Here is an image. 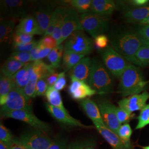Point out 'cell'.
<instances>
[{
	"mask_svg": "<svg viewBox=\"0 0 149 149\" xmlns=\"http://www.w3.org/2000/svg\"><path fill=\"white\" fill-rule=\"evenodd\" d=\"M141 38V42H142L143 44L144 45H145V46H147V47H149V40H146V39H145L143 38Z\"/></svg>",
	"mask_w": 149,
	"mask_h": 149,
	"instance_id": "obj_56",
	"label": "cell"
},
{
	"mask_svg": "<svg viewBox=\"0 0 149 149\" xmlns=\"http://www.w3.org/2000/svg\"><path fill=\"white\" fill-rule=\"evenodd\" d=\"M9 149H26L27 148L22 143L19 139L13 138L8 145Z\"/></svg>",
	"mask_w": 149,
	"mask_h": 149,
	"instance_id": "obj_51",
	"label": "cell"
},
{
	"mask_svg": "<svg viewBox=\"0 0 149 149\" xmlns=\"http://www.w3.org/2000/svg\"><path fill=\"white\" fill-rule=\"evenodd\" d=\"M80 104L87 116L90 118L93 123H97L105 126L102 118L100 108L95 102L90 98H86L81 101Z\"/></svg>",
	"mask_w": 149,
	"mask_h": 149,
	"instance_id": "obj_22",
	"label": "cell"
},
{
	"mask_svg": "<svg viewBox=\"0 0 149 149\" xmlns=\"http://www.w3.org/2000/svg\"><path fill=\"white\" fill-rule=\"evenodd\" d=\"M66 85V80L65 77V72H62L59 74L58 79L56 80L54 87L57 90L61 91L64 89Z\"/></svg>",
	"mask_w": 149,
	"mask_h": 149,
	"instance_id": "obj_47",
	"label": "cell"
},
{
	"mask_svg": "<svg viewBox=\"0 0 149 149\" xmlns=\"http://www.w3.org/2000/svg\"><path fill=\"white\" fill-rule=\"evenodd\" d=\"M37 81L30 80L26 86H25L22 90L26 95L29 98H35L36 85Z\"/></svg>",
	"mask_w": 149,
	"mask_h": 149,
	"instance_id": "obj_45",
	"label": "cell"
},
{
	"mask_svg": "<svg viewBox=\"0 0 149 149\" xmlns=\"http://www.w3.org/2000/svg\"><path fill=\"white\" fill-rule=\"evenodd\" d=\"M149 16V5L143 7L134 8L125 11L123 15L126 21L130 23L140 22L145 20Z\"/></svg>",
	"mask_w": 149,
	"mask_h": 149,
	"instance_id": "obj_23",
	"label": "cell"
},
{
	"mask_svg": "<svg viewBox=\"0 0 149 149\" xmlns=\"http://www.w3.org/2000/svg\"><path fill=\"white\" fill-rule=\"evenodd\" d=\"M102 63L114 77L120 78L130 63L116 52L111 45H108L102 54Z\"/></svg>",
	"mask_w": 149,
	"mask_h": 149,
	"instance_id": "obj_6",
	"label": "cell"
},
{
	"mask_svg": "<svg viewBox=\"0 0 149 149\" xmlns=\"http://www.w3.org/2000/svg\"><path fill=\"white\" fill-rule=\"evenodd\" d=\"M92 60L90 57H85L81 59L74 67L70 70V77H74L77 80L88 82Z\"/></svg>",
	"mask_w": 149,
	"mask_h": 149,
	"instance_id": "obj_17",
	"label": "cell"
},
{
	"mask_svg": "<svg viewBox=\"0 0 149 149\" xmlns=\"http://www.w3.org/2000/svg\"><path fill=\"white\" fill-rule=\"evenodd\" d=\"M129 2L130 5H132L133 7H135V8L143 7L148 5L149 3V1L148 0H133Z\"/></svg>",
	"mask_w": 149,
	"mask_h": 149,
	"instance_id": "obj_52",
	"label": "cell"
},
{
	"mask_svg": "<svg viewBox=\"0 0 149 149\" xmlns=\"http://www.w3.org/2000/svg\"><path fill=\"white\" fill-rule=\"evenodd\" d=\"M33 37L32 35L15 32L12 37V44H23L31 43L34 40Z\"/></svg>",
	"mask_w": 149,
	"mask_h": 149,
	"instance_id": "obj_37",
	"label": "cell"
},
{
	"mask_svg": "<svg viewBox=\"0 0 149 149\" xmlns=\"http://www.w3.org/2000/svg\"><path fill=\"white\" fill-rule=\"evenodd\" d=\"M26 64L8 58L2 66L1 73L4 76L11 77L16 74L19 70L21 69Z\"/></svg>",
	"mask_w": 149,
	"mask_h": 149,
	"instance_id": "obj_28",
	"label": "cell"
},
{
	"mask_svg": "<svg viewBox=\"0 0 149 149\" xmlns=\"http://www.w3.org/2000/svg\"><path fill=\"white\" fill-rule=\"evenodd\" d=\"M95 127L107 143L111 145L113 149H130L123 143L122 140L119 137L117 134L114 133L107 128L106 126H103L97 123H93Z\"/></svg>",
	"mask_w": 149,
	"mask_h": 149,
	"instance_id": "obj_19",
	"label": "cell"
},
{
	"mask_svg": "<svg viewBox=\"0 0 149 149\" xmlns=\"http://www.w3.org/2000/svg\"><path fill=\"white\" fill-rule=\"evenodd\" d=\"M114 109L118 119L121 124V125L124 124H128V123L130 122V120L132 119V118H133L134 115H132V114L127 112L126 111L123 109L122 108H120L119 107L114 106Z\"/></svg>",
	"mask_w": 149,
	"mask_h": 149,
	"instance_id": "obj_38",
	"label": "cell"
},
{
	"mask_svg": "<svg viewBox=\"0 0 149 149\" xmlns=\"http://www.w3.org/2000/svg\"><path fill=\"white\" fill-rule=\"evenodd\" d=\"M58 76H59V74L56 72H54L53 74H50L47 78H45V80L49 87H54L56 80L58 79Z\"/></svg>",
	"mask_w": 149,
	"mask_h": 149,
	"instance_id": "obj_53",
	"label": "cell"
},
{
	"mask_svg": "<svg viewBox=\"0 0 149 149\" xmlns=\"http://www.w3.org/2000/svg\"><path fill=\"white\" fill-rule=\"evenodd\" d=\"M9 59H13L23 64L29 63L32 60L31 54L28 52H14L11 54Z\"/></svg>",
	"mask_w": 149,
	"mask_h": 149,
	"instance_id": "obj_39",
	"label": "cell"
},
{
	"mask_svg": "<svg viewBox=\"0 0 149 149\" xmlns=\"http://www.w3.org/2000/svg\"><path fill=\"white\" fill-rule=\"evenodd\" d=\"M38 41L34 40L31 43L23 44H12V48L15 52H22L30 53L32 50L36 47Z\"/></svg>",
	"mask_w": 149,
	"mask_h": 149,
	"instance_id": "obj_40",
	"label": "cell"
},
{
	"mask_svg": "<svg viewBox=\"0 0 149 149\" xmlns=\"http://www.w3.org/2000/svg\"><path fill=\"white\" fill-rule=\"evenodd\" d=\"M16 88V86L12 77H6L1 74L0 77V104L4 105L7 96L11 91Z\"/></svg>",
	"mask_w": 149,
	"mask_h": 149,
	"instance_id": "obj_26",
	"label": "cell"
},
{
	"mask_svg": "<svg viewBox=\"0 0 149 149\" xmlns=\"http://www.w3.org/2000/svg\"><path fill=\"white\" fill-rule=\"evenodd\" d=\"M39 42L45 47L52 49H53L58 46L56 40L52 36H44L40 40H39Z\"/></svg>",
	"mask_w": 149,
	"mask_h": 149,
	"instance_id": "obj_46",
	"label": "cell"
},
{
	"mask_svg": "<svg viewBox=\"0 0 149 149\" xmlns=\"http://www.w3.org/2000/svg\"><path fill=\"white\" fill-rule=\"evenodd\" d=\"M0 149H9L8 145L3 143L2 141H0Z\"/></svg>",
	"mask_w": 149,
	"mask_h": 149,
	"instance_id": "obj_55",
	"label": "cell"
},
{
	"mask_svg": "<svg viewBox=\"0 0 149 149\" xmlns=\"http://www.w3.org/2000/svg\"><path fill=\"white\" fill-rule=\"evenodd\" d=\"M13 139V135L10 130L2 124H0V140L7 145H8Z\"/></svg>",
	"mask_w": 149,
	"mask_h": 149,
	"instance_id": "obj_41",
	"label": "cell"
},
{
	"mask_svg": "<svg viewBox=\"0 0 149 149\" xmlns=\"http://www.w3.org/2000/svg\"><path fill=\"white\" fill-rule=\"evenodd\" d=\"M112 48L133 65L135 54L143 44L137 33L120 27L113 29L109 35Z\"/></svg>",
	"mask_w": 149,
	"mask_h": 149,
	"instance_id": "obj_1",
	"label": "cell"
},
{
	"mask_svg": "<svg viewBox=\"0 0 149 149\" xmlns=\"http://www.w3.org/2000/svg\"><path fill=\"white\" fill-rule=\"evenodd\" d=\"M31 65L32 63L26 64L21 69L19 70L16 74L12 77L17 88L23 89L29 82L31 78L30 69Z\"/></svg>",
	"mask_w": 149,
	"mask_h": 149,
	"instance_id": "obj_25",
	"label": "cell"
},
{
	"mask_svg": "<svg viewBox=\"0 0 149 149\" xmlns=\"http://www.w3.org/2000/svg\"><path fill=\"white\" fill-rule=\"evenodd\" d=\"M95 143L92 140H91L90 142L86 146L85 149H95Z\"/></svg>",
	"mask_w": 149,
	"mask_h": 149,
	"instance_id": "obj_54",
	"label": "cell"
},
{
	"mask_svg": "<svg viewBox=\"0 0 149 149\" xmlns=\"http://www.w3.org/2000/svg\"><path fill=\"white\" fill-rule=\"evenodd\" d=\"M60 2L65 5V7H70L81 14L90 12L92 5V0H71L64 1Z\"/></svg>",
	"mask_w": 149,
	"mask_h": 149,
	"instance_id": "obj_29",
	"label": "cell"
},
{
	"mask_svg": "<svg viewBox=\"0 0 149 149\" xmlns=\"http://www.w3.org/2000/svg\"><path fill=\"white\" fill-rule=\"evenodd\" d=\"M59 12H60V6H59L54 11L53 15V16L52 17V18L50 19L49 26L48 27L47 31L45 33L44 36H52V35L55 26H56V22L58 20Z\"/></svg>",
	"mask_w": 149,
	"mask_h": 149,
	"instance_id": "obj_44",
	"label": "cell"
},
{
	"mask_svg": "<svg viewBox=\"0 0 149 149\" xmlns=\"http://www.w3.org/2000/svg\"><path fill=\"white\" fill-rule=\"evenodd\" d=\"M67 7L65 6H60V12H59V16L58 18V20L56 22V24L55 27V29L54 30L53 34L52 36L56 40L58 46L59 45V42L60 41L61 38V31H62V27L63 25L64 18L66 16V12L68 11Z\"/></svg>",
	"mask_w": 149,
	"mask_h": 149,
	"instance_id": "obj_32",
	"label": "cell"
},
{
	"mask_svg": "<svg viewBox=\"0 0 149 149\" xmlns=\"http://www.w3.org/2000/svg\"><path fill=\"white\" fill-rule=\"evenodd\" d=\"M116 8V3L114 1L92 0L90 11L102 16H110Z\"/></svg>",
	"mask_w": 149,
	"mask_h": 149,
	"instance_id": "obj_21",
	"label": "cell"
},
{
	"mask_svg": "<svg viewBox=\"0 0 149 149\" xmlns=\"http://www.w3.org/2000/svg\"><path fill=\"white\" fill-rule=\"evenodd\" d=\"M19 139L26 148L31 149H48L53 141L45 133L37 129L22 134Z\"/></svg>",
	"mask_w": 149,
	"mask_h": 149,
	"instance_id": "obj_11",
	"label": "cell"
},
{
	"mask_svg": "<svg viewBox=\"0 0 149 149\" xmlns=\"http://www.w3.org/2000/svg\"><path fill=\"white\" fill-rule=\"evenodd\" d=\"M90 141L91 140H76L69 144L66 149H85Z\"/></svg>",
	"mask_w": 149,
	"mask_h": 149,
	"instance_id": "obj_48",
	"label": "cell"
},
{
	"mask_svg": "<svg viewBox=\"0 0 149 149\" xmlns=\"http://www.w3.org/2000/svg\"><path fill=\"white\" fill-rule=\"evenodd\" d=\"M15 22L12 19H1L0 41L1 44L10 43L15 32Z\"/></svg>",
	"mask_w": 149,
	"mask_h": 149,
	"instance_id": "obj_24",
	"label": "cell"
},
{
	"mask_svg": "<svg viewBox=\"0 0 149 149\" xmlns=\"http://www.w3.org/2000/svg\"><path fill=\"white\" fill-rule=\"evenodd\" d=\"M77 31H84L81 25L80 16L78 12L74 9L68 7L64 18L61 31V38L59 45L62 44L71 34Z\"/></svg>",
	"mask_w": 149,
	"mask_h": 149,
	"instance_id": "obj_13",
	"label": "cell"
},
{
	"mask_svg": "<svg viewBox=\"0 0 149 149\" xmlns=\"http://www.w3.org/2000/svg\"><path fill=\"white\" fill-rule=\"evenodd\" d=\"M58 6L55 1H41L34 3L32 15L37 21L42 35H44L47 31L52 17Z\"/></svg>",
	"mask_w": 149,
	"mask_h": 149,
	"instance_id": "obj_7",
	"label": "cell"
},
{
	"mask_svg": "<svg viewBox=\"0 0 149 149\" xmlns=\"http://www.w3.org/2000/svg\"><path fill=\"white\" fill-rule=\"evenodd\" d=\"M45 106L46 109L50 113V114L55 120L60 123L71 127L82 128H92L91 126L86 125L81 123L79 120L76 119L74 118L71 116L68 111H65L59 108L53 106L49 103H46Z\"/></svg>",
	"mask_w": 149,
	"mask_h": 149,
	"instance_id": "obj_16",
	"label": "cell"
},
{
	"mask_svg": "<svg viewBox=\"0 0 149 149\" xmlns=\"http://www.w3.org/2000/svg\"><path fill=\"white\" fill-rule=\"evenodd\" d=\"M134 65L141 67L149 66V47L143 45L135 56Z\"/></svg>",
	"mask_w": 149,
	"mask_h": 149,
	"instance_id": "obj_33",
	"label": "cell"
},
{
	"mask_svg": "<svg viewBox=\"0 0 149 149\" xmlns=\"http://www.w3.org/2000/svg\"><path fill=\"white\" fill-rule=\"evenodd\" d=\"M70 79L71 83L68 92L73 100L82 101L97 94L96 91L87 82L77 80L74 77H70Z\"/></svg>",
	"mask_w": 149,
	"mask_h": 149,
	"instance_id": "obj_14",
	"label": "cell"
},
{
	"mask_svg": "<svg viewBox=\"0 0 149 149\" xmlns=\"http://www.w3.org/2000/svg\"><path fill=\"white\" fill-rule=\"evenodd\" d=\"M149 99V92L145 91L138 95L123 98L118 102V105L123 109L132 114L135 111H141L146 105V102Z\"/></svg>",
	"mask_w": 149,
	"mask_h": 149,
	"instance_id": "obj_15",
	"label": "cell"
},
{
	"mask_svg": "<svg viewBox=\"0 0 149 149\" xmlns=\"http://www.w3.org/2000/svg\"><path fill=\"white\" fill-rule=\"evenodd\" d=\"M45 96L48 100V103L50 105L59 108L65 111H68L64 107L60 92L56 90L54 87H49L48 88Z\"/></svg>",
	"mask_w": 149,
	"mask_h": 149,
	"instance_id": "obj_30",
	"label": "cell"
},
{
	"mask_svg": "<svg viewBox=\"0 0 149 149\" xmlns=\"http://www.w3.org/2000/svg\"><path fill=\"white\" fill-rule=\"evenodd\" d=\"M143 149H149V146H145V147H143Z\"/></svg>",
	"mask_w": 149,
	"mask_h": 149,
	"instance_id": "obj_58",
	"label": "cell"
},
{
	"mask_svg": "<svg viewBox=\"0 0 149 149\" xmlns=\"http://www.w3.org/2000/svg\"><path fill=\"white\" fill-rule=\"evenodd\" d=\"M68 145L66 140L64 139H58L53 140L48 149H66Z\"/></svg>",
	"mask_w": 149,
	"mask_h": 149,
	"instance_id": "obj_49",
	"label": "cell"
},
{
	"mask_svg": "<svg viewBox=\"0 0 149 149\" xmlns=\"http://www.w3.org/2000/svg\"><path fill=\"white\" fill-rule=\"evenodd\" d=\"M80 21L84 30L92 37L104 34L110 27L109 16H102L88 12L80 15Z\"/></svg>",
	"mask_w": 149,
	"mask_h": 149,
	"instance_id": "obj_4",
	"label": "cell"
},
{
	"mask_svg": "<svg viewBox=\"0 0 149 149\" xmlns=\"http://www.w3.org/2000/svg\"><path fill=\"white\" fill-rule=\"evenodd\" d=\"M88 84L100 95L111 92L114 86V81L110 72L97 58L92 59Z\"/></svg>",
	"mask_w": 149,
	"mask_h": 149,
	"instance_id": "obj_3",
	"label": "cell"
},
{
	"mask_svg": "<svg viewBox=\"0 0 149 149\" xmlns=\"http://www.w3.org/2000/svg\"><path fill=\"white\" fill-rule=\"evenodd\" d=\"M52 50L53 49H52L45 47L38 41V43L36 47L30 52L32 58L31 61L34 62L36 61L41 60L42 59L48 57L49 54Z\"/></svg>",
	"mask_w": 149,
	"mask_h": 149,
	"instance_id": "obj_34",
	"label": "cell"
},
{
	"mask_svg": "<svg viewBox=\"0 0 149 149\" xmlns=\"http://www.w3.org/2000/svg\"><path fill=\"white\" fill-rule=\"evenodd\" d=\"M109 38L105 34H101L95 38L94 44L98 50H104L109 45Z\"/></svg>",
	"mask_w": 149,
	"mask_h": 149,
	"instance_id": "obj_42",
	"label": "cell"
},
{
	"mask_svg": "<svg viewBox=\"0 0 149 149\" xmlns=\"http://www.w3.org/2000/svg\"><path fill=\"white\" fill-rule=\"evenodd\" d=\"M140 24H143V25H149V16L146 18L145 20L141 22L140 23Z\"/></svg>",
	"mask_w": 149,
	"mask_h": 149,
	"instance_id": "obj_57",
	"label": "cell"
},
{
	"mask_svg": "<svg viewBox=\"0 0 149 149\" xmlns=\"http://www.w3.org/2000/svg\"><path fill=\"white\" fill-rule=\"evenodd\" d=\"M94 43L84 31L74 32L65 41V50L75 53L87 55L91 53L93 50Z\"/></svg>",
	"mask_w": 149,
	"mask_h": 149,
	"instance_id": "obj_8",
	"label": "cell"
},
{
	"mask_svg": "<svg viewBox=\"0 0 149 149\" xmlns=\"http://www.w3.org/2000/svg\"><path fill=\"white\" fill-rule=\"evenodd\" d=\"M98 106L105 126L117 134L121 124L119 122L116 113L115 105L108 100L102 99L98 101Z\"/></svg>",
	"mask_w": 149,
	"mask_h": 149,
	"instance_id": "obj_12",
	"label": "cell"
},
{
	"mask_svg": "<svg viewBox=\"0 0 149 149\" xmlns=\"http://www.w3.org/2000/svg\"><path fill=\"white\" fill-rule=\"evenodd\" d=\"M15 32L33 36L34 35H42L37 21L32 14H28L21 19L19 23L16 27Z\"/></svg>",
	"mask_w": 149,
	"mask_h": 149,
	"instance_id": "obj_18",
	"label": "cell"
},
{
	"mask_svg": "<svg viewBox=\"0 0 149 149\" xmlns=\"http://www.w3.org/2000/svg\"><path fill=\"white\" fill-rule=\"evenodd\" d=\"M49 87L45 79H39L36 85L35 97L39 96H45Z\"/></svg>",
	"mask_w": 149,
	"mask_h": 149,
	"instance_id": "obj_43",
	"label": "cell"
},
{
	"mask_svg": "<svg viewBox=\"0 0 149 149\" xmlns=\"http://www.w3.org/2000/svg\"><path fill=\"white\" fill-rule=\"evenodd\" d=\"M137 33L140 37L149 40V26L140 24L137 29Z\"/></svg>",
	"mask_w": 149,
	"mask_h": 149,
	"instance_id": "obj_50",
	"label": "cell"
},
{
	"mask_svg": "<svg viewBox=\"0 0 149 149\" xmlns=\"http://www.w3.org/2000/svg\"><path fill=\"white\" fill-rule=\"evenodd\" d=\"M54 72L55 69L50 65L47 64L42 60L36 61L32 62L31 66L30 80L38 81L39 79L47 78Z\"/></svg>",
	"mask_w": 149,
	"mask_h": 149,
	"instance_id": "obj_20",
	"label": "cell"
},
{
	"mask_svg": "<svg viewBox=\"0 0 149 149\" xmlns=\"http://www.w3.org/2000/svg\"><path fill=\"white\" fill-rule=\"evenodd\" d=\"M132 129L129 124H124L121 125L118 131L117 135L122 140L123 143L125 144L128 148L132 149L130 138L132 135Z\"/></svg>",
	"mask_w": 149,
	"mask_h": 149,
	"instance_id": "obj_35",
	"label": "cell"
},
{
	"mask_svg": "<svg viewBox=\"0 0 149 149\" xmlns=\"http://www.w3.org/2000/svg\"><path fill=\"white\" fill-rule=\"evenodd\" d=\"M21 110L33 112L31 98L22 89L16 87L7 96L4 105L1 106V113Z\"/></svg>",
	"mask_w": 149,
	"mask_h": 149,
	"instance_id": "obj_9",
	"label": "cell"
},
{
	"mask_svg": "<svg viewBox=\"0 0 149 149\" xmlns=\"http://www.w3.org/2000/svg\"><path fill=\"white\" fill-rule=\"evenodd\" d=\"M85 57V55L75 53L69 50H64L62 63L64 72H66L72 69L81 59Z\"/></svg>",
	"mask_w": 149,
	"mask_h": 149,
	"instance_id": "obj_27",
	"label": "cell"
},
{
	"mask_svg": "<svg viewBox=\"0 0 149 149\" xmlns=\"http://www.w3.org/2000/svg\"><path fill=\"white\" fill-rule=\"evenodd\" d=\"M34 2L24 0H1L0 1L1 19L23 18L28 15Z\"/></svg>",
	"mask_w": 149,
	"mask_h": 149,
	"instance_id": "obj_5",
	"label": "cell"
},
{
	"mask_svg": "<svg viewBox=\"0 0 149 149\" xmlns=\"http://www.w3.org/2000/svg\"><path fill=\"white\" fill-rule=\"evenodd\" d=\"M119 79L118 92L125 97L140 94L145 90L148 83L145 80L141 70L131 64Z\"/></svg>",
	"mask_w": 149,
	"mask_h": 149,
	"instance_id": "obj_2",
	"label": "cell"
},
{
	"mask_svg": "<svg viewBox=\"0 0 149 149\" xmlns=\"http://www.w3.org/2000/svg\"><path fill=\"white\" fill-rule=\"evenodd\" d=\"M138 123L136 129L144 128L149 124V104H146L140 111L138 118Z\"/></svg>",
	"mask_w": 149,
	"mask_h": 149,
	"instance_id": "obj_36",
	"label": "cell"
},
{
	"mask_svg": "<svg viewBox=\"0 0 149 149\" xmlns=\"http://www.w3.org/2000/svg\"><path fill=\"white\" fill-rule=\"evenodd\" d=\"M3 117L12 118L26 123L35 129L40 130L45 133L49 132L51 129L50 125L36 117L32 111L21 110L1 113Z\"/></svg>",
	"mask_w": 149,
	"mask_h": 149,
	"instance_id": "obj_10",
	"label": "cell"
},
{
	"mask_svg": "<svg viewBox=\"0 0 149 149\" xmlns=\"http://www.w3.org/2000/svg\"><path fill=\"white\" fill-rule=\"evenodd\" d=\"M64 45L60 44L53 49L47 57L50 65L54 69H58L60 66L64 55Z\"/></svg>",
	"mask_w": 149,
	"mask_h": 149,
	"instance_id": "obj_31",
	"label": "cell"
},
{
	"mask_svg": "<svg viewBox=\"0 0 149 149\" xmlns=\"http://www.w3.org/2000/svg\"><path fill=\"white\" fill-rule=\"evenodd\" d=\"M29 149V148H27V149Z\"/></svg>",
	"mask_w": 149,
	"mask_h": 149,
	"instance_id": "obj_59",
	"label": "cell"
}]
</instances>
